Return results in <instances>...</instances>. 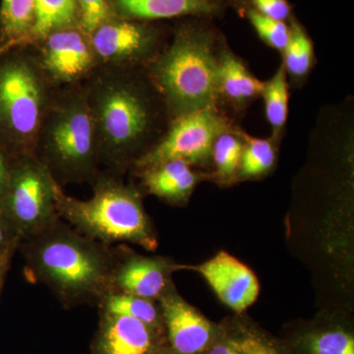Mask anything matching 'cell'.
<instances>
[{"label":"cell","instance_id":"obj_19","mask_svg":"<svg viewBox=\"0 0 354 354\" xmlns=\"http://www.w3.org/2000/svg\"><path fill=\"white\" fill-rule=\"evenodd\" d=\"M101 312L131 317L145 324L155 334L162 337L165 332L160 307L147 298L127 293L111 292L102 298L99 304Z\"/></svg>","mask_w":354,"mask_h":354},{"label":"cell","instance_id":"obj_25","mask_svg":"<svg viewBox=\"0 0 354 354\" xmlns=\"http://www.w3.org/2000/svg\"><path fill=\"white\" fill-rule=\"evenodd\" d=\"M243 144L241 140L230 133L223 132L214 143L212 157L218 176L230 178L241 167Z\"/></svg>","mask_w":354,"mask_h":354},{"label":"cell","instance_id":"obj_26","mask_svg":"<svg viewBox=\"0 0 354 354\" xmlns=\"http://www.w3.org/2000/svg\"><path fill=\"white\" fill-rule=\"evenodd\" d=\"M78 26L90 36L102 24L116 17L113 0H75Z\"/></svg>","mask_w":354,"mask_h":354},{"label":"cell","instance_id":"obj_13","mask_svg":"<svg viewBox=\"0 0 354 354\" xmlns=\"http://www.w3.org/2000/svg\"><path fill=\"white\" fill-rule=\"evenodd\" d=\"M162 337L131 317L101 312L91 354H149Z\"/></svg>","mask_w":354,"mask_h":354},{"label":"cell","instance_id":"obj_11","mask_svg":"<svg viewBox=\"0 0 354 354\" xmlns=\"http://www.w3.org/2000/svg\"><path fill=\"white\" fill-rule=\"evenodd\" d=\"M160 307L169 346L177 354H204L216 341L211 322L174 291H165Z\"/></svg>","mask_w":354,"mask_h":354},{"label":"cell","instance_id":"obj_14","mask_svg":"<svg viewBox=\"0 0 354 354\" xmlns=\"http://www.w3.org/2000/svg\"><path fill=\"white\" fill-rule=\"evenodd\" d=\"M172 266L160 258L133 255L118 257L113 277V292L127 293L153 300L169 290Z\"/></svg>","mask_w":354,"mask_h":354},{"label":"cell","instance_id":"obj_22","mask_svg":"<svg viewBox=\"0 0 354 354\" xmlns=\"http://www.w3.org/2000/svg\"><path fill=\"white\" fill-rule=\"evenodd\" d=\"M266 115L274 131L285 127L288 114V92L285 67L281 66L269 82L264 84Z\"/></svg>","mask_w":354,"mask_h":354},{"label":"cell","instance_id":"obj_16","mask_svg":"<svg viewBox=\"0 0 354 354\" xmlns=\"http://www.w3.org/2000/svg\"><path fill=\"white\" fill-rule=\"evenodd\" d=\"M196 183V174L183 160H169L143 171L146 190L165 201H183L189 196Z\"/></svg>","mask_w":354,"mask_h":354},{"label":"cell","instance_id":"obj_5","mask_svg":"<svg viewBox=\"0 0 354 354\" xmlns=\"http://www.w3.org/2000/svg\"><path fill=\"white\" fill-rule=\"evenodd\" d=\"M92 184L94 193L88 200L70 197L62 189L58 192L60 218L84 236L106 245L129 242L148 250L157 248V239L138 191L111 174H100Z\"/></svg>","mask_w":354,"mask_h":354},{"label":"cell","instance_id":"obj_32","mask_svg":"<svg viewBox=\"0 0 354 354\" xmlns=\"http://www.w3.org/2000/svg\"><path fill=\"white\" fill-rule=\"evenodd\" d=\"M11 158L0 150V202L6 195L10 176Z\"/></svg>","mask_w":354,"mask_h":354},{"label":"cell","instance_id":"obj_18","mask_svg":"<svg viewBox=\"0 0 354 354\" xmlns=\"http://www.w3.org/2000/svg\"><path fill=\"white\" fill-rule=\"evenodd\" d=\"M264 84L251 75L244 65L230 53H225L218 60V91L230 101L245 102L262 94Z\"/></svg>","mask_w":354,"mask_h":354},{"label":"cell","instance_id":"obj_24","mask_svg":"<svg viewBox=\"0 0 354 354\" xmlns=\"http://www.w3.org/2000/svg\"><path fill=\"white\" fill-rule=\"evenodd\" d=\"M247 145L242 152L241 176L254 177L269 171L276 160L274 147L271 142L264 139L246 137Z\"/></svg>","mask_w":354,"mask_h":354},{"label":"cell","instance_id":"obj_34","mask_svg":"<svg viewBox=\"0 0 354 354\" xmlns=\"http://www.w3.org/2000/svg\"><path fill=\"white\" fill-rule=\"evenodd\" d=\"M149 354H177L169 346H165L164 344H158L152 349Z\"/></svg>","mask_w":354,"mask_h":354},{"label":"cell","instance_id":"obj_2","mask_svg":"<svg viewBox=\"0 0 354 354\" xmlns=\"http://www.w3.org/2000/svg\"><path fill=\"white\" fill-rule=\"evenodd\" d=\"M27 271L48 286L65 307L100 304L113 292L118 255L111 245L84 236L58 220L20 241Z\"/></svg>","mask_w":354,"mask_h":354},{"label":"cell","instance_id":"obj_23","mask_svg":"<svg viewBox=\"0 0 354 354\" xmlns=\"http://www.w3.org/2000/svg\"><path fill=\"white\" fill-rule=\"evenodd\" d=\"M285 69L293 77H304L308 73L313 57L311 41L304 30L297 24L290 29V41L283 50Z\"/></svg>","mask_w":354,"mask_h":354},{"label":"cell","instance_id":"obj_7","mask_svg":"<svg viewBox=\"0 0 354 354\" xmlns=\"http://www.w3.org/2000/svg\"><path fill=\"white\" fill-rule=\"evenodd\" d=\"M62 185L35 156L11 158L10 176L0 211L20 241L55 225Z\"/></svg>","mask_w":354,"mask_h":354},{"label":"cell","instance_id":"obj_31","mask_svg":"<svg viewBox=\"0 0 354 354\" xmlns=\"http://www.w3.org/2000/svg\"><path fill=\"white\" fill-rule=\"evenodd\" d=\"M204 354H241L239 339L225 337L216 339Z\"/></svg>","mask_w":354,"mask_h":354},{"label":"cell","instance_id":"obj_29","mask_svg":"<svg viewBox=\"0 0 354 354\" xmlns=\"http://www.w3.org/2000/svg\"><path fill=\"white\" fill-rule=\"evenodd\" d=\"M241 354H283L270 342L255 335H246L239 337Z\"/></svg>","mask_w":354,"mask_h":354},{"label":"cell","instance_id":"obj_35","mask_svg":"<svg viewBox=\"0 0 354 354\" xmlns=\"http://www.w3.org/2000/svg\"><path fill=\"white\" fill-rule=\"evenodd\" d=\"M6 50H1V48H0V55H1V53H3L4 51H6Z\"/></svg>","mask_w":354,"mask_h":354},{"label":"cell","instance_id":"obj_1","mask_svg":"<svg viewBox=\"0 0 354 354\" xmlns=\"http://www.w3.org/2000/svg\"><path fill=\"white\" fill-rule=\"evenodd\" d=\"M101 165L120 174L152 148L167 109L139 68L97 67L84 82Z\"/></svg>","mask_w":354,"mask_h":354},{"label":"cell","instance_id":"obj_8","mask_svg":"<svg viewBox=\"0 0 354 354\" xmlns=\"http://www.w3.org/2000/svg\"><path fill=\"white\" fill-rule=\"evenodd\" d=\"M225 123L214 106L179 116L164 137L134 162L142 171L171 160L203 165L212 157L214 143Z\"/></svg>","mask_w":354,"mask_h":354},{"label":"cell","instance_id":"obj_28","mask_svg":"<svg viewBox=\"0 0 354 354\" xmlns=\"http://www.w3.org/2000/svg\"><path fill=\"white\" fill-rule=\"evenodd\" d=\"M258 12L277 21L288 19L290 14V4L286 0H252Z\"/></svg>","mask_w":354,"mask_h":354},{"label":"cell","instance_id":"obj_3","mask_svg":"<svg viewBox=\"0 0 354 354\" xmlns=\"http://www.w3.org/2000/svg\"><path fill=\"white\" fill-rule=\"evenodd\" d=\"M34 156L59 185L92 183L101 174L84 83L55 91L39 127Z\"/></svg>","mask_w":354,"mask_h":354},{"label":"cell","instance_id":"obj_33","mask_svg":"<svg viewBox=\"0 0 354 354\" xmlns=\"http://www.w3.org/2000/svg\"><path fill=\"white\" fill-rule=\"evenodd\" d=\"M18 248H12L7 251L2 257H0V293H1L2 288L4 286L7 274H8L9 269H10L11 262L14 253L16 252Z\"/></svg>","mask_w":354,"mask_h":354},{"label":"cell","instance_id":"obj_20","mask_svg":"<svg viewBox=\"0 0 354 354\" xmlns=\"http://www.w3.org/2000/svg\"><path fill=\"white\" fill-rule=\"evenodd\" d=\"M297 348L299 354H354V337L342 326H324L304 333Z\"/></svg>","mask_w":354,"mask_h":354},{"label":"cell","instance_id":"obj_12","mask_svg":"<svg viewBox=\"0 0 354 354\" xmlns=\"http://www.w3.org/2000/svg\"><path fill=\"white\" fill-rule=\"evenodd\" d=\"M216 295L237 313L250 307L259 295V283L254 272L241 261L221 252L197 268Z\"/></svg>","mask_w":354,"mask_h":354},{"label":"cell","instance_id":"obj_15","mask_svg":"<svg viewBox=\"0 0 354 354\" xmlns=\"http://www.w3.org/2000/svg\"><path fill=\"white\" fill-rule=\"evenodd\" d=\"M113 4L118 17L143 22L209 15L216 9L212 0H113Z\"/></svg>","mask_w":354,"mask_h":354},{"label":"cell","instance_id":"obj_10","mask_svg":"<svg viewBox=\"0 0 354 354\" xmlns=\"http://www.w3.org/2000/svg\"><path fill=\"white\" fill-rule=\"evenodd\" d=\"M90 41L99 67L140 68L158 55L160 34L147 22L116 16L91 34Z\"/></svg>","mask_w":354,"mask_h":354},{"label":"cell","instance_id":"obj_6","mask_svg":"<svg viewBox=\"0 0 354 354\" xmlns=\"http://www.w3.org/2000/svg\"><path fill=\"white\" fill-rule=\"evenodd\" d=\"M148 70L167 111L176 118L213 106L218 92V60L206 30H179L171 46L148 64Z\"/></svg>","mask_w":354,"mask_h":354},{"label":"cell","instance_id":"obj_27","mask_svg":"<svg viewBox=\"0 0 354 354\" xmlns=\"http://www.w3.org/2000/svg\"><path fill=\"white\" fill-rule=\"evenodd\" d=\"M248 18L263 41L272 48L285 50L290 36V29L285 22L266 17L256 10L249 11Z\"/></svg>","mask_w":354,"mask_h":354},{"label":"cell","instance_id":"obj_30","mask_svg":"<svg viewBox=\"0 0 354 354\" xmlns=\"http://www.w3.org/2000/svg\"><path fill=\"white\" fill-rule=\"evenodd\" d=\"M19 243V239L14 234L6 216L0 211V257L10 249L18 248Z\"/></svg>","mask_w":354,"mask_h":354},{"label":"cell","instance_id":"obj_17","mask_svg":"<svg viewBox=\"0 0 354 354\" xmlns=\"http://www.w3.org/2000/svg\"><path fill=\"white\" fill-rule=\"evenodd\" d=\"M36 18V0H1L0 48L30 44Z\"/></svg>","mask_w":354,"mask_h":354},{"label":"cell","instance_id":"obj_4","mask_svg":"<svg viewBox=\"0 0 354 354\" xmlns=\"http://www.w3.org/2000/svg\"><path fill=\"white\" fill-rule=\"evenodd\" d=\"M55 90L32 44L0 55V150L9 158L34 156L39 127Z\"/></svg>","mask_w":354,"mask_h":354},{"label":"cell","instance_id":"obj_21","mask_svg":"<svg viewBox=\"0 0 354 354\" xmlns=\"http://www.w3.org/2000/svg\"><path fill=\"white\" fill-rule=\"evenodd\" d=\"M78 25L75 0H36V18L30 44L37 43L46 35Z\"/></svg>","mask_w":354,"mask_h":354},{"label":"cell","instance_id":"obj_9","mask_svg":"<svg viewBox=\"0 0 354 354\" xmlns=\"http://www.w3.org/2000/svg\"><path fill=\"white\" fill-rule=\"evenodd\" d=\"M32 46L44 75L55 88L82 84L99 67L90 36L78 25L55 30Z\"/></svg>","mask_w":354,"mask_h":354}]
</instances>
